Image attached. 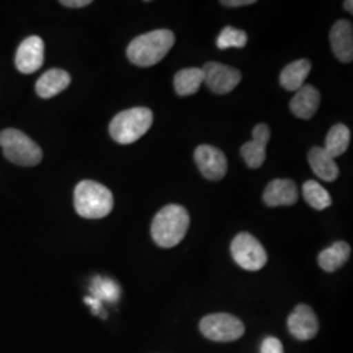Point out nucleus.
Returning a JSON list of instances; mask_svg holds the SVG:
<instances>
[{"instance_id":"obj_1","label":"nucleus","mask_w":353,"mask_h":353,"mask_svg":"<svg viewBox=\"0 0 353 353\" xmlns=\"http://www.w3.org/2000/svg\"><path fill=\"white\" fill-rule=\"evenodd\" d=\"M176 43V36L169 29H156L134 38L127 48L128 61L139 67H151L161 62Z\"/></svg>"},{"instance_id":"obj_2","label":"nucleus","mask_w":353,"mask_h":353,"mask_svg":"<svg viewBox=\"0 0 353 353\" xmlns=\"http://www.w3.org/2000/svg\"><path fill=\"white\" fill-rule=\"evenodd\" d=\"M189 225L188 210L178 204H168L152 221V239L160 248H174L185 239Z\"/></svg>"},{"instance_id":"obj_3","label":"nucleus","mask_w":353,"mask_h":353,"mask_svg":"<svg viewBox=\"0 0 353 353\" xmlns=\"http://www.w3.org/2000/svg\"><path fill=\"white\" fill-rule=\"evenodd\" d=\"M76 212L84 219H102L113 211L112 191L96 181H81L74 192Z\"/></svg>"},{"instance_id":"obj_4","label":"nucleus","mask_w":353,"mask_h":353,"mask_svg":"<svg viewBox=\"0 0 353 353\" xmlns=\"http://www.w3.org/2000/svg\"><path fill=\"white\" fill-rule=\"evenodd\" d=\"M153 114L148 108H132L117 114L110 122L109 132L119 144H132L150 131Z\"/></svg>"},{"instance_id":"obj_5","label":"nucleus","mask_w":353,"mask_h":353,"mask_svg":"<svg viewBox=\"0 0 353 353\" xmlns=\"http://www.w3.org/2000/svg\"><path fill=\"white\" fill-rule=\"evenodd\" d=\"M0 147L10 163L20 166H36L43 157L37 143L16 128H6L0 132Z\"/></svg>"},{"instance_id":"obj_6","label":"nucleus","mask_w":353,"mask_h":353,"mask_svg":"<svg viewBox=\"0 0 353 353\" xmlns=\"http://www.w3.org/2000/svg\"><path fill=\"white\" fill-rule=\"evenodd\" d=\"M234 262L248 271H259L267 263V252L262 243L250 233H240L230 245Z\"/></svg>"},{"instance_id":"obj_7","label":"nucleus","mask_w":353,"mask_h":353,"mask_svg":"<svg viewBox=\"0 0 353 353\" xmlns=\"http://www.w3.org/2000/svg\"><path fill=\"white\" fill-rule=\"evenodd\" d=\"M199 328L207 339L214 341H234L245 334V326L240 319L227 313L204 316Z\"/></svg>"},{"instance_id":"obj_8","label":"nucleus","mask_w":353,"mask_h":353,"mask_svg":"<svg viewBox=\"0 0 353 353\" xmlns=\"http://www.w3.org/2000/svg\"><path fill=\"white\" fill-rule=\"evenodd\" d=\"M205 85L216 94H227L236 88L241 81L237 68L219 62H208L202 68Z\"/></svg>"},{"instance_id":"obj_9","label":"nucleus","mask_w":353,"mask_h":353,"mask_svg":"<svg viewBox=\"0 0 353 353\" xmlns=\"http://www.w3.org/2000/svg\"><path fill=\"white\" fill-rule=\"evenodd\" d=\"M194 159L203 176L210 181H220L227 174V157L214 145H199L194 152Z\"/></svg>"},{"instance_id":"obj_10","label":"nucleus","mask_w":353,"mask_h":353,"mask_svg":"<svg viewBox=\"0 0 353 353\" xmlns=\"http://www.w3.org/2000/svg\"><path fill=\"white\" fill-rule=\"evenodd\" d=\"M45 61V43L38 36L26 38L16 52L14 63L21 74H33L38 71Z\"/></svg>"},{"instance_id":"obj_11","label":"nucleus","mask_w":353,"mask_h":353,"mask_svg":"<svg viewBox=\"0 0 353 353\" xmlns=\"http://www.w3.org/2000/svg\"><path fill=\"white\" fill-rule=\"evenodd\" d=\"M288 328L290 334L299 341L313 339L319 328L314 310L305 303L297 305L288 318Z\"/></svg>"},{"instance_id":"obj_12","label":"nucleus","mask_w":353,"mask_h":353,"mask_svg":"<svg viewBox=\"0 0 353 353\" xmlns=\"http://www.w3.org/2000/svg\"><path fill=\"white\" fill-rule=\"evenodd\" d=\"M252 140L241 147V156L252 169L261 168L265 161V147L271 138L270 127L259 123L252 128Z\"/></svg>"},{"instance_id":"obj_13","label":"nucleus","mask_w":353,"mask_h":353,"mask_svg":"<svg viewBox=\"0 0 353 353\" xmlns=\"http://www.w3.org/2000/svg\"><path fill=\"white\" fill-rule=\"evenodd\" d=\"M330 42L335 57L343 63L353 59V28L348 20H339L330 32Z\"/></svg>"},{"instance_id":"obj_14","label":"nucleus","mask_w":353,"mask_h":353,"mask_svg":"<svg viewBox=\"0 0 353 353\" xmlns=\"http://www.w3.org/2000/svg\"><path fill=\"white\" fill-rule=\"evenodd\" d=\"M297 201L299 190L292 179H274L267 185L263 192V202L268 207L293 205Z\"/></svg>"},{"instance_id":"obj_15","label":"nucleus","mask_w":353,"mask_h":353,"mask_svg":"<svg viewBox=\"0 0 353 353\" xmlns=\"http://www.w3.org/2000/svg\"><path fill=\"white\" fill-rule=\"evenodd\" d=\"M321 103V94L313 85L306 84L299 89L290 103V112L300 119H312Z\"/></svg>"},{"instance_id":"obj_16","label":"nucleus","mask_w":353,"mask_h":353,"mask_svg":"<svg viewBox=\"0 0 353 353\" xmlns=\"http://www.w3.org/2000/svg\"><path fill=\"white\" fill-rule=\"evenodd\" d=\"M70 84L71 75L67 71L61 68H51L38 79L36 92L41 99L49 100L62 93L64 89L68 88Z\"/></svg>"},{"instance_id":"obj_17","label":"nucleus","mask_w":353,"mask_h":353,"mask_svg":"<svg viewBox=\"0 0 353 353\" xmlns=\"http://www.w3.org/2000/svg\"><path fill=\"white\" fill-rule=\"evenodd\" d=\"M307 160L314 174L322 181L334 182L339 176V166L322 147H314L307 153Z\"/></svg>"},{"instance_id":"obj_18","label":"nucleus","mask_w":353,"mask_h":353,"mask_svg":"<svg viewBox=\"0 0 353 353\" xmlns=\"http://www.w3.org/2000/svg\"><path fill=\"white\" fill-rule=\"evenodd\" d=\"M312 70L307 59H299L288 64L280 74L281 87L290 92H297L305 85V80Z\"/></svg>"},{"instance_id":"obj_19","label":"nucleus","mask_w":353,"mask_h":353,"mask_svg":"<svg viewBox=\"0 0 353 353\" xmlns=\"http://www.w3.org/2000/svg\"><path fill=\"white\" fill-rule=\"evenodd\" d=\"M351 255V246L347 242L338 241L332 246L322 250L318 255V263L326 272H335L345 265Z\"/></svg>"},{"instance_id":"obj_20","label":"nucleus","mask_w":353,"mask_h":353,"mask_svg":"<svg viewBox=\"0 0 353 353\" xmlns=\"http://www.w3.org/2000/svg\"><path fill=\"white\" fill-rule=\"evenodd\" d=\"M204 81L202 68H183L174 76V88L179 96H191L196 93Z\"/></svg>"},{"instance_id":"obj_21","label":"nucleus","mask_w":353,"mask_h":353,"mask_svg":"<svg viewBox=\"0 0 353 353\" xmlns=\"http://www.w3.org/2000/svg\"><path fill=\"white\" fill-rule=\"evenodd\" d=\"M350 141H351L350 128L343 123H338L330 128L323 150L327 152L331 157L336 159L348 150Z\"/></svg>"},{"instance_id":"obj_22","label":"nucleus","mask_w":353,"mask_h":353,"mask_svg":"<svg viewBox=\"0 0 353 353\" xmlns=\"http://www.w3.org/2000/svg\"><path fill=\"white\" fill-rule=\"evenodd\" d=\"M303 195L305 202L316 211L326 210L332 203L330 192L316 181H306L303 183Z\"/></svg>"},{"instance_id":"obj_23","label":"nucleus","mask_w":353,"mask_h":353,"mask_svg":"<svg viewBox=\"0 0 353 353\" xmlns=\"http://www.w3.org/2000/svg\"><path fill=\"white\" fill-rule=\"evenodd\" d=\"M90 293L92 297L97 299L101 303H117L121 296V288L112 279L97 276L92 281Z\"/></svg>"},{"instance_id":"obj_24","label":"nucleus","mask_w":353,"mask_h":353,"mask_svg":"<svg viewBox=\"0 0 353 353\" xmlns=\"http://www.w3.org/2000/svg\"><path fill=\"white\" fill-rule=\"evenodd\" d=\"M246 43H248V34L243 30L236 29L233 26L224 28L216 41V45L220 50H227L229 48L242 49L245 48Z\"/></svg>"},{"instance_id":"obj_25","label":"nucleus","mask_w":353,"mask_h":353,"mask_svg":"<svg viewBox=\"0 0 353 353\" xmlns=\"http://www.w3.org/2000/svg\"><path fill=\"white\" fill-rule=\"evenodd\" d=\"M261 353H284V348L281 341L278 338L268 336L265 341H262L261 345Z\"/></svg>"},{"instance_id":"obj_26","label":"nucleus","mask_w":353,"mask_h":353,"mask_svg":"<svg viewBox=\"0 0 353 353\" xmlns=\"http://www.w3.org/2000/svg\"><path fill=\"white\" fill-rule=\"evenodd\" d=\"M61 4L68 8H83L92 4V0H62Z\"/></svg>"},{"instance_id":"obj_27","label":"nucleus","mask_w":353,"mask_h":353,"mask_svg":"<svg viewBox=\"0 0 353 353\" xmlns=\"http://www.w3.org/2000/svg\"><path fill=\"white\" fill-rule=\"evenodd\" d=\"M84 301H85V303H88L89 306L92 307V312H93V314H96V316L101 314V301H99V300H97V299H94V297H85V299H84Z\"/></svg>"},{"instance_id":"obj_28","label":"nucleus","mask_w":353,"mask_h":353,"mask_svg":"<svg viewBox=\"0 0 353 353\" xmlns=\"http://www.w3.org/2000/svg\"><path fill=\"white\" fill-rule=\"evenodd\" d=\"M255 0H223L221 4L227 7H243V6H252Z\"/></svg>"},{"instance_id":"obj_29","label":"nucleus","mask_w":353,"mask_h":353,"mask_svg":"<svg viewBox=\"0 0 353 353\" xmlns=\"http://www.w3.org/2000/svg\"><path fill=\"white\" fill-rule=\"evenodd\" d=\"M353 1L351 0H348V1H344V8H345V11H348L350 13H353Z\"/></svg>"}]
</instances>
